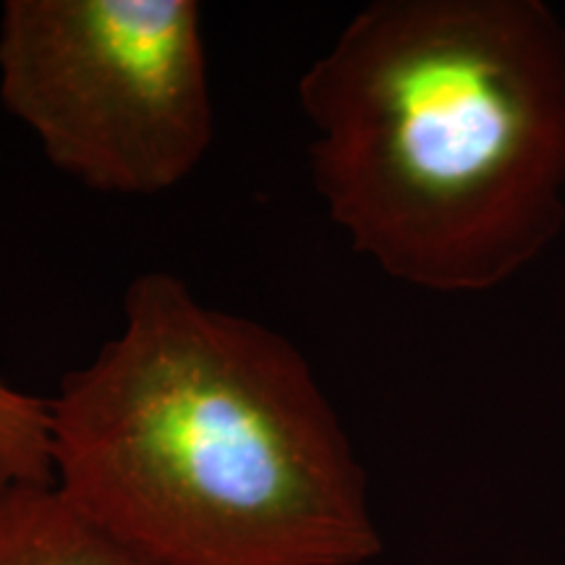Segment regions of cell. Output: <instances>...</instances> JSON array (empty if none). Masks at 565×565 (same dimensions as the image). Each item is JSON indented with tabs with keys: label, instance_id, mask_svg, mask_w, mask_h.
Listing matches in <instances>:
<instances>
[{
	"label": "cell",
	"instance_id": "cell-1",
	"mask_svg": "<svg viewBox=\"0 0 565 565\" xmlns=\"http://www.w3.org/2000/svg\"><path fill=\"white\" fill-rule=\"evenodd\" d=\"M51 408L55 484L160 565H362L383 553L366 471L278 330L145 273L124 328Z\"/></svg>",
	"mask_w": 565,
	"mask_h": 565
},
{
	"label": "cell",
	"instance_id": "cell-2",
	"mask_svg": "<svg viewBox=\"0 0 565 565\" xmlns=\"http://www.w3.org/2000/svg\"><path fill=\"white\" fill-rule=\"evenodd\" d=\"M299 103L330 221L406 286L494 291L565 228V21L545 0H374Z\"/></svg>",
	"mask_w": 565,
	"mask_h": 565
},
{
	"label": "cell",
	"instance_id": "cell-3",
	"mask_svg": "<svg viewBox=\"0 0 565 565\" xmlns=\"http://www.w3.org/2000/svg\"><path fill=\"white\" fill-rule=\"evenodd\" d=\"M0 100L47 160L105 194H160L215 137L194 0H9Z\"/></svg>",
	"mask_w": 565,
	"mask_h": 565
},
{
	"label": "cell",
	"instance_id": "cell-4",
	"mask_svg": "<svg viewBox=\"0 0 565 565\" xmlns=\"http://www.w3.org/2000/svg\"><path fill=\"white\" fill-rule=\"evenodd\" d=\"M0 565H160L92 521L58 484L0 487Z\"/></svg>",
	"mask_w": 565,
	"mask_h": 565
},
{
	"label": "cell",
	"instance_id": "cell-5",
	"mask_svg": "<svg viewBox=\"0 0 565 565\" xmlns=\"http://www.w3.org/2000/svg\"><path fill=\"white\" fill-rule=\"evenodd\" d=\"M53 482L47 401L0 383V487Z\"/></svg>",
	"mask_w": 565,
	"mask_h": 565
}]
</instances>
